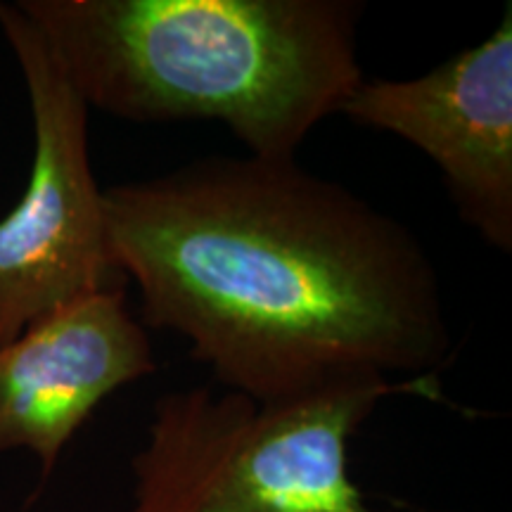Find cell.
Returning <instances> with one entry per match:
<instances>
[{"label": "cell", "mask_w": 512, "mask_h": 512, "mask_svg": "<svg viewBox=\"0 0 512 512\" xmlns=\"http://www.w3.org/2000/svg\"><path fill=\"white\" fill-rule=\"evenodd\" d=\"M0 31L27 86L34 159L22 197L0 219V347L38 320L124 287L112 264L105 190L93 174L88 105L17 3Z\"/></svg>", "instance_id": "obj_4"}, {"label": "cell", "mask_w": 512, "mask_h": 512, "mask_svg": "<svg viewBox=\"0 0 512 512\" xmlns=\"http://www.w3.org/2000/svg\"><path fill=\"white\" fill-rule=\"evenodd\" d=\"M339 114L437 164L458 216L512 252V5L486 41L415 79H363Z\"/></svg>", "instance_id": "obj_5"}, {"label": "cell", "mask_w": 512, "mask_h": 512, "mask_svg": "<svg viewBox=\"0 0 512 512\" xmlns=\"http://www.w3.org/2000/svg\"><path fill=\"white\" fill-rule=\"evenodd\" d=\"M155 370L124 287L64 306L0 347V453H34L46 479L100 403Z\"/></svg>", "instance_id": "obj_6"}, {"label": "cell", "mask_w": 512, "mask_h": 512, "mask_svg": "<svg viewBox=\"0 0 512 512\" xmlns=\"http://www.w3.org/2000/svg\"><path fill=\"white\" fill-rule=\"evenodd\" d=\"M88 110L219 121L249 157L297 159L361 86L358 0H17Z\"/></svg>", "instance_id": "obj_2"}, {"label": "cell", "mask_w": 512, "mask_h": 512, "mask_svg": "<svg viewBox=\"0 0 512 512\" xmlns=\"http://www.w3.org/2000/svg\"><path fill=\"white\" fill-rule=\"evenodd\" d=\"M434 389L437 375L287 401L209 387L159 396L131 460L128 512H384L351 477V439L384 396Z\"/></svg>", "instance_id": "obj_3"}, {"label": "cell", "mask_w": 512, "mask_h": 512, "mask_svg": "<svg viewBox=\"0 0 512 512\" xmlns=\"http://www.w3.org/2000/svg\"><path fill=\"white\" fill-rule=\"evenodd\" d=\"M105 219L140 323L188 339L228 392L287 401L420 380L453 354L413 230L297 159H195L107 188Z\"/></svg>", "instance_id": "obj_1"}]
</instances>
